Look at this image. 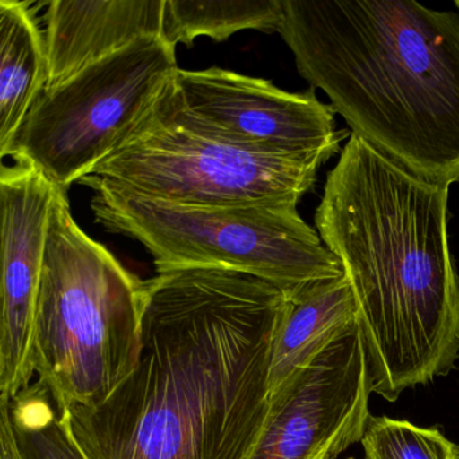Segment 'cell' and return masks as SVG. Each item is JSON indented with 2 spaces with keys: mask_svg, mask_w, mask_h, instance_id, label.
<instances>
[{
  "mask_svg": "<svg viewBox=\"0 0 459 459\" xmlns=\"http://www.w3.org/2000/svg\"><path fill=\"white\" fill-rule=\"evenodd\" d=\"M448 190L351 133L314 217L353 290L373 392L388 402L459 359Z\"/></svg>",
  "mask_w": 459,
  "mask_h": 459,
  "instance_id": "obj_2",
  "label": "cell"
},
{
  "mask_svg": "<svg viewBox=\"0 0 459 459\" xmlns=\"http://www.w3.org/2000/svg\"><path fill=\"white\" fill-rule=\"evenodd\" d=\"M45 36L30 2L0 0V152L48 87Z\"/></svg>",
  "mask_w": 459,
  "mask_h": 459,
  "instance_id": "obj_13",
  "label": "cell"
},
{
  "mask_svg": "<svg viewBox=\"0 0 459 459\" xmlns=\"http://www.w3.org/2000/svg\"><path fill=\"white\" fill-rule=\"evenodd\" d=\"M0 405L9 410L22 459H88L64 423L52 394L39 381Z\"/></svg>",
  "mask_w": 459,
  "mask_h": 459,
  "instance_id": "obj_15",
  "label": "cell"
},
{
  "mask_svg": "<svg viewBox=\"0 0 459 459\" xmlns=\"http://www.w3.org/2000/svg\"><path fill=\"white\" fill-rule=\"evenodd\" d=\"M359 319L346 276L321 281L290 300L271 362V396L327 343Z\"/></svg>",
  "mask_w": 459,
  "mask_h": 459,
  "instance_id": "obj_12",
  "label": "cell"
},
{
  "mask_svg": "<svg viewBox=\"0 0 459 459\" xmlns=\"http://www.w3.org/2000/svg\"><path fill=\"white\" fill-rule=\"evenodd\" d=\"M327 160L322 155L257 154L204 133L182 111L173 77L91 176L112 189L176 205L298 204Z\"/></svg>",
  "mask_w": 459,
  "mask_h": 459,
  "instance_id": "obj_6",
  "label": "cell"
},
{
  "mask_svg": "<svg viewBox=\"0 0 459 459\" xmlns=\"http://www.w3.org/2000/svg\"><path fill=\"white\" fill-rule=\"evenodd\" d=\"M91 208L104 230L139 241L157 273L219 267L249 273L278 287L289 300L321 281L345 276L340 259L300 217L295 203L186 206L147 200L101 184Z\"/></svg>",
  "mask_w": 459,
  "mask_h": 459,
  "instance_id": "obj_5",
  "label": "cell"
},
{
  "mask_svg": "<svg viewBox=\"0 0 459 459\" xmlns=\"http://www.w3.org/2000/svg\"><path fill=\"white\" fill-rule=\"evenodd\" d=\"M165 7L166 0H53L48 4L47 90L139 39L163 36Z\"/></svg>",
  "mask_w": 459,
  "mask_h": 459,
  "instance_id": "obj_11",
  "label": "cell"
},
{
  "mask_svg": "<svg viewBox=\"0 0 459 459\" xmlns=\"http://www.w3.org/2000/svg\"><path fill=\"white\" fill-rule=\"evenodd\" d=\"M372 381L359 319L271 396L248 459H338L361 442Z\"/></svg>",
  "mask_w": 459,
  "mask_h": 459,
  "instance_id": "obj_9",
  "label": "cell"
},
{
  "mask_svg": "<svg viewBox=\"0 0 459 459\" xmlns=\"http://www.w3.org/2000/svg\"><path fill=\"white\" fill-rule=\"evenodd\" d=\"M58 187L25 163L2 166L0 404L30 385L34 321Z\"/></svg>",
  "mask_w": 459,
  "mask_h": 459,
  "instance_id": "obj_10",
  "label": "cell"
},
{
  "mask_svg": "<svg viewBox=\"0 0 459 459\" xmlns=\"http://www.w3.org/2000/svg\"><path fill=\"white\" fill-rule=\"evenodd\" d=\"M174 88L195 127L247 152L330 160L351 135L335 128V112L314 88L287 92L268 80L221 68L178 69Z\"/></svg>",
  "mask_w": 459,
  "mask_h": 459,
  "instance_id": "obj_8",
  "label": "cell"
},
{
  "mask_svg": "<svg viewBox=\"0 0 459 459\" xmlns=\"http://www.w3.org/2000/svg\"><path fill=\"white\" fill-rule=\"evenodd\" d=\"M0 459H22L6 405H0Z\"/></svg>",
  "mask_w": 459,
  "mask_h": 459,
  "instance_id": "obj_17",
  "label": "cell"
},
{
  "mask_svg": "<svg viewBox=\"0 0 459 459\" xmlns=\"http://www.w3.org/2000/svg\"><path fill=\"white\" fill-rule=\"evenodd\" d=\"M144 281L74 221L58 189L50 213L31 367L58 411L93 408L134 372Z\"/></svg>",
  "mask_w": 459,
  "mask_h": 459,
  "instance_id": "obj_4",
  "label": "cell"
},
{
  "mask_svg": "<svg viewBox=\"0 0 459 459\" xmlns=\"http://www.w3.org/2000/svg\"><path fill=\"white\" fill-rule=\"evenodd\" d=\"M281 20V0H166L163 37L173 47L177 44L190 47L198 37L222 42L243 30L279 33Z\"/></svg>",
  "mask_w": 459,
  "mask_h": 459,
  "instance_id": "obj_14",
  "label": "cell"
},
{
  "mask_svg": "<svg viewBox=\"0 0 459 459\" xmlns=\"http://www.w3.org/2000/svg\"><path fill=\"white\" fill-rule=\"evenodd\" d=\"M283 291L219 267L144 281L141 354L98 407L58 411L88 459H248L271 404Z\"/></svg>",
  "mask_w": 459,
  "mask_h": 459,
  "instance_id": "obj_1",
  "label": "cell"
},
{
  "mask_svg": "<svg viewBox=\"0 0 459 459\" xmlns=\"http://www.w3.org/2000/svg\"><path fill=\"white\" fill-rule=\"evenodd\" d=\"M300 76L410 173L459 184V14L415 0H281Z\"/></svg>",
  "mask_w": 459,
  "mask_h": 459,
  "instance_id": "obj_3",
  "label": "cell"
},
{
  "mask_svg": "<svg viewBox=\"0 0 459 459\" xmlns=\"http://www.w3.org/2000/svg\"><path fill=\"white\" fill-rule=\"evenodd\" d=\"M178 69L165 37L134 42L45 90L2 160L31 166L68 193L125 142Z\"/></svg>",
  "mask_w": 459,
  "mask_h": 459,
  "instance_id": "obj_7",
  "label": "cell"
},
{
  "mask_svg": "<svg viewBox=\"0 0 459 459\" xmlns=\"http://www.w3.org/2000/svg\"><path fill=\"white\" fill-rule=\"evenodd\" d=\"M365 459H459V446L437 427L370 416L361 440Z\"/></svg>",
  "mask_w": 459,
  "mask_h": 459,
  "instance_id": "obj_16",
  "label": "cell"
},
{
  "mask_svg": "<svg viewBox=\"0 0 459 459\" xmlns=\"http://www.w3.org/2000/svg\"><path fill=\"white\" fill-rule=\"evenodd\" d=\"M454 4H455L456 9H458V14H459V0H455V2H454Z\"/></svg>",
  "mask_w": 459,
  "mask_h": 459,
  "instance_id": "obj_18",
  "label": "cell"
}]
</instances>
